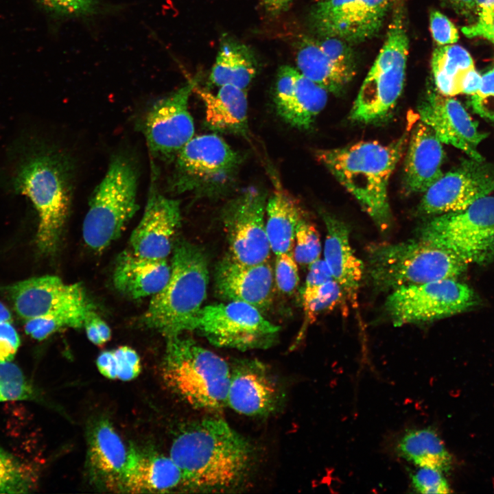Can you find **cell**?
<instances>
[{
  "label": "cell",
  "instance_id": "obj_1",
  "mask_svg": "<svg viewBox=\"0 0 494 494\" xmlns=\"http://www.w3.org/2000/svg\"><path fill=\"white\" fill-rule=\"evenodd\" d=\"M169 456L183 473L185 491L204 493L242 489L255 461L250 443L217 417L183 427L172 441Z\"/></svg>",
  "mask_w": 494,
  "mask_h": 494
},
{
  "label": "cell",
  "instance_id": "obj_2",
  "mask_svg": "<svg viewBox=\"0 0 494 494\" xmlns=\"http://www.w3.org/2000/svg\"><path fill=\"white\" fill-rule=\"evenodd\" d=\"M405 137L389 144L362 141L340 148L320 150L318 161L357 200L382 231L392 214L388 196L390 177L403 151Z\"/></svg>",
  "mask_w": 494,
  "mask_h": 494
},
{
  "label": "cell",
  "instance_id": "obj_3",
  "mask_svg": "<svg viewBox=\"0 0 494 494\" xmlns=\"http://www.w3.org/2000/svg\"><path fill=\"white\" fill-rule=\"evenodd\" d=\"M70 176L60 154L38 146L27 148L11 173L12 190L27 197L37 212L36 244L45 254L55 251L69 214Z\"/></svg>",
  "mask_w": 494,
  "mask_h": 494
},
{
  "label": "cell",
  "instance_id": "obj_4",
  "mask_svg": "<svg viewBox=\"0 0 494 494\" xmlns=\"http://www.w3.org/2000/svg\"><path fill=\"white\" fill-rule=\"evenodd\" d=\"M172 253L169 280L152 296L141 318L144 325L166 337L187 331L207 297L209 282L207 257L201 248L180 241Z\"/></svg>",
  "mask_w": 494,
  "mask_h": 494
},
{
  "label": "cell",
  "instance_id": "obj_5",
  "mask_svg": "<svg viewBox=\"0 0 494 494\" xmlns=\"http://www.w3.org/2000/svg\"><path fill=\"white\" fill-rule=\"evenodd\" d=\"M166 338L162 375L172 391L196 409L219 411L227 406L231 366L226 361L181 334Z\"/></svg>",
  "mask_w": 494,
  "mask_h": 494
},
{
  "label": "cell",
  "instance_id": "obj_6",
  "mask_svg": "<svg viewBox=\"0 0 494 494\" xmlns=\"http://www.w3.org/2000/svg\"><path fill=\"white\" fill-rule=\"evenodd\" d=\"M367 272L378 290L455 279L467 264L453 252L420 239L373 244L367 248Z\"/></svg>",
  "mask_w": 494,
  "mask_h": 494
},
{
  "label": "cell",
  "instance_id": "obj_7",
  "mask_svg": "<svg viewBox=\"0 0 494 494\" xmlns=\"http://www.w3.org/2000/svg\"><path fill=\"white\" fill-rule=\"evenodd\" d=\"M137 169L132 160L117 154L91 197L82 225L86 244L101 252L116 240L139 206Z\"/></svg>",
  "mask_w": 494,
  "mask_h": 494
},
{
  "label": "cell",
  "instance_id": "obj_8",
  "mask_svg": "<svg viewBox=\"0 0 494 494\" xmlns=\"http://www.w3.org/2000/svg\"><path fill=\"white\" fill-rule=\"evenodd\" d=\"M409 39L401 8L394 10L386 40L351 108L353 121L373 124L393 110L403 90Z\"/></svg>",
  "mask_w": 494,
  "mask_h": 494
},
{
  "label": "cell",
  "instance_id": "obj_9",
  "mask_svg": "<svg viewBox=\"0 0 494 494\" xmlns=\"http://www.w3.org/2000/svg\"><path fill=\"white\" fill-rule=\"evenodd\" d=\"M418 238L446 249L469 263L494 259V196L464 209L438 215L423 224Z\"/></svg>",
  "mask_w": 494,
  "mask_h": 494
},
{
  "label": "cell",
  "instance_id": "obj_10",
  "mask_svg": "<svg viewBox=\"0 0 494 494\" xmlns=\"http://www.w3.org/2000/svg\"><path fill=\"white\" fill-rule=\"evenodd\" d=\"M241 159L216 134L193 137L176 157L171 187L179 193H220L231 187Z\"/></svg>",
  "mask_w": 494,
  "mask_h": 494
},
{
  "label": "cell",
  "instance_id": "obj_11",
  "mask_svg": "<svg viewBox=\"0 0 494 494\" xmlns=\"http://www.w3.org/2000/svg\"><path fill=\"white\" fill-rule=\"evenodd\" d=\"M279 330L256 307L239 301L202 307L187 328L216 346L242 351L269 348Z\"/></svg>",
  "mask_w": 494,
  "mask_h": 494
},
{
  "label": "cell",
  "instance_id": "obj_12",
  "mask_svg": "<svg viewBox=\"0 0 494 494\" xmlns=\"http://www.w3.org/2000/svg\"><path fill=\"white\" fill-rule=\"evenodd\" d=\"M476 302L475 294L468 285L447 279L392 290L384 307L392 323L401 327L450 316Z\"/></svg>",
  "mask_w": 494,
  "mask_h": 494
},
{
  "label": "cell",
  "instance_id": "obj_13",
  "mask_svg": "<svg viewBox=\"0 0 494 494\" xmlns=\"http://www.w3.org/2000/svg\"><path fill=\"white\" fill-rule=\"evenodd\" d=\"M266 202L265 192L251 187L223 208L228 255L235 261L244 264L268 261L272 250L266 230Z\"/></svg>",
  "mask_w": 494,
  "mask_h": 494
},
{
  "label": "cell",
  "instance_id": "obj_14",
  "mask_svg": "<svg viewBox=\"0 0 494 494\" xmlns=\"http://www.w3.org/2000/svg\"><path fill=\"white\" fill-rule=\"evenodd\" d=\"M391 0H324L316 1L309 23L320 37H336L349 44L364 42L381 28Z\"/></svg>",
  "mask_w": 494,
  "mask_h": 494
},
{
  "label": "cell",
  "instance_id": "obj_15",
  "mask_svg": "<svg viewBox=\"0 0 494 494\" xmlns=\"http://www.w3.org/2000/svg\"><path fill=\"white\" fill-rule=\"evenodd\" d=\"M198 78L156 100L145 114L141 130L153 156L172 159L194 135V123L189 100Z\"/></svg>",
  "mask_w": 494,
  "mask_h": 494
},
{
  "label": "cell",
  "instance_id": "obj_16",
  "mask_svg": "<svg viewBox=\"0 0 494 494\" xmlns=\"http://www.w3.org/2000/svg\"><path fill=\"white\" fill-rule=\"evenodd\" d=\"M14 308L25 320L59 314H87L95 309L83 287L69 284L56 276H42L19 281L8 288Z\"/></svg>",
  "mask_w": 494,
  "mask_h": 494
},
{
  "label": "cell",
  "instance_id": "obj_17",
  "mask_svg": "<svg viewBox=\"0 0 494 494\" xmlns=\"http://www.w3.org/2000/svg\"><path fill=\"white\" fill-rule=\"evenodd\" d=\"M474 159L443 174L425 191L420 211L440 215L466 209L494 191V170Z\"/></svg>",
  "mask_w": 494,
  "mask_h": 494
},
{
  "label": "cell",
  "instance_id": "obj_18",
  "mask_svg": "<svg viewBox=\"0 0 494 494\" xmlns=\"http://www.w3.org/2000/svg\"><path fill=\"white\" fill-rule=\"evenodd\" d=\"M280 384L269 368L257 360L236 361L231 367L227 406L250 416L269 415L283 400Z\"/></svg>",
  "mask_w": 494,
  "mask_h": 494
},
{
  "label": "cell",
  "instance_id": "obj_19",
  "mask_svg": "<svg viewBox=\"0 0 494 494\" xmlns=\"http://www.w3.org/2000/svg\"><path fill=\"white\" fill-rule=\"evenodd\" d=\"M153 183L143 215L132 231L130 250L151 259H167L181 220L180 202L160 193Z\"/></svg>",
  "mask_w": 494,
  "mask_h": 494
},
{
  "label": "cell",
  "instance_id": "obj_20",
  "mask_svg": "<svg viewBox=\"0 0 494 494\" xmlns=\"http://www.w3.org/2000/svg\"><path fill=\"white\" fill-rule=\"evenodd\" d=\"M418 110L422 122L432 129L441 142L462 150L472 159L482 161L478 147L486 135L478 130L458 100L430 93Z\"/></svg>",
  "mask_w": 494,
  "mask_h": 494
},
{
  "label": "cell",
  "instance_id": "obj_21",
  "mask_svg": "<svg viewBox=\"0 0 494 494\" xmlns=\"http://www.w3.org/2000/svg\"><path fill=\"white\" fill-rule=\"evenodd\" d=\"M214 281L216 293L223 300L246 303L260 311L272 303L274 275L268 261L244 264L228 255L217 264Z\"/></svg>",
  "mask_w": 494,
  "mask_h": 494
},
{
  "label": "cell",
  "instance_id": "obj_22",
  "mask_svg": "<svg viewBox=\"0 0 494 494\" xmlns=\"http://www.w3.org/2000/svg\"><path fill=\"white\" fill-rule=\"evenodd\" d=\"M327 102V91L289 65L277 73L274 102L278 115L299 130L309 129Z\"/></svg>",
  "mask_w": 494,
  "mask_h": 494
},
{
  "label": "cell",
  "instance_id": "obj_23",
  "mask_svg": "<svg viewBox=\"0 0 494 494\" xmlns=\"http://www.w3.org/2000/svg\"><path fill=\"white\" fill-rule=\"evenodd\" d=\"M87 439L86 462L91 481L100 489L123 492L129 448L105 419L91 425Z\"/></svg>",
  "mask_w": 494,
  "mask_h": 494
},
{
  "label": "cell",
  "instance_id": "obj_24",
  "mask_svg": "<svg viewBox=\"0 0 494 494\" xmlns=\"http://www.w3.org/2000/svg\"><path fill=\"white\" fill-rule=\"evenodd\" d=\"M323 220L326 227L324 260L341 287L345 301L356 307L364 265L351 246L348 226L328 213L323 214Z\"/></svg>",
  "mask_w": 494,
  "mask_h": 494
},
{
  "label": "cell",
  "instance_id": "obj_25",
  "mask_svg": "<svg viewBox=\"0 0 494 494\" xmlns=\"http://www.w3.org/2000/svg\"><path fill=\"white\" fill-rule=\"evenodd\" d=\"M184 490L183 475L170 456L129 448L124 493H167Z\"/></svg>",
  "mask_w": 494,
  "mask_h": 494
},
{
  "label": "cell",
  "instance_id": "obj_26",
  "mask_svg": "<svg viewBox=\"0 0 494 494\" xmlns=\"http://www.w3.org/2000/svg\"><path fill=\"white\" fill-rule=\"evenodd\" d=\"M432 129L419 123L412 132L404 167V184L410 192H425L443 175L444 152Z\"/></svg>",
  "mask_w": 494,
  "mask_h": 494
},
{
  "label": "cell",
  "instance_id": "obj_27",
  "mask_svg": "<svg viewBox=\"0 0 494 494\" xmlns=\"http://www.w3.org/2000/svg\"><path fill=\"white\" fill-rule=\"evenodd\" d=\"M170 272L167 259L144 258L127 250L117 258L113 283L117 290L132 298L152 296L167 284Z\"/></svg>",
  "mask_w": 494,
  "mask_h": 494
},
{
  "label": "cell",
  "instance_id": "obj_28",
  "mask_svg": "<svg viewBox=\"0 0 494 494\" xmlns=\"http://www.w3.org/2000/svg\"><path fill=\"white\" fill-rule=\"evenodd\" d=\"M216 94L195 86L193 92L202 100L205 124L215 132L246 135L248 132L246 90L233 85H223Z\"/></svg>",
  "mask_w": 494,
  "mask_h": 494
},
{
  "label": "cell",
  "instance_id": "obj_29",
  "mask_svg": "<svg viewBox=\"0 0 494 494\" xmlns=\"http://www.w3.org/2000/svg\"><path fill=\"white\" fill-rule=\"evenodd\" d=\"M298 44L297 69L327 92L340 93L353 78L355 69L330 58L320 47L316 39L303 37Z\"/></svg>",
  "mask_w": 494,
  "mask_h": 494
},
{
  "label": "cell",
  "instance_id": "obj_30",
  "mask_svg": "<svg viewBox=\"0 0 494 494\" xmlns=\"http://www.w3.org/2000/svg\"><path fill=\"white\" fill-rule=\"evenodd\" d=\"M266 230L271 250L276 255L293 251L296 230L303 217L296 200L281 187L266 206Z\"/></svg>",
  "mask_w": 494,
  "mask_h": 494
},
{
  "label": "cell",
  "instance_id": "obj_31",
  "mask_svg": "<svg viewBox=\"0 0 494 494\" xmlns=\"http://www.w3.org/2000/svg\"><path fill=\"white\" fill-rule=\"evenodd\" d=\"M257 71L256 58L248 46L228 36L222 38L209 76L212 84L246 89Z\"/></svg>",
  "mask_w": 494,
  "mask_h": 494
},
{
  "label": "cell",
  "instance_id": "obj_32",
  "mask_svg": "<svg viewBox=\"0 0 494 494\" xmlns=\"http://www.w3.org/2000/svg\"><path fill=\"white\" fill-rule=\"evenodd\" d=\"M399 456L418 467H431L443 472L451 467L452 459L438 433L431 427L407 431L398 441Z\"/></svg>",
  "mask_w": 494,
  "mask_h": 494
},
{
  "label": "cell",
  "instance_id": "obj_33",
  "mask_svg": "<svg viewBox=\"0 0 494 494\" xmlns=\"http://www.w3.org/2000/svg\"><path fill=\"white\" fill-rule=\"evenodd\" d=\"M431 65L436 88L440 94L449 97L461 93V78L466 71L474 67L469 53L454 44L436 48Z\"/></svg>",
  "mask_w": 494,
  "mask_h": 494
},
{
  "label": "cell",
  "instance_id": "obj_34",
  "mask_svg": "<svg viewBox=\"0 0 494 494\" xmlns=\"http://www.w3.org/2000/svg\"><path fill=\"white\" fill-rule=\"evenodd\" d=\"M96 364L99 372L110 379L130 381L137 377L141 371L137 353L127 346L102 352L97 358Z\"/></svg>",
  "mask_w": 494,
  "mask_h": 494
},
{
  "label": "cell",
  "instance_id": "obj_35",
  "mask_svg": "<svg viewBox=\"0 0 494 494\" xmlns=\"http://www.w3.org/2000/svg\"><path fill=\"white\" fill-rule=\"evenodd\" d=\"M302 301L305 314L301 334L320 314L333 309L345 298L340 285L332 279L318 286L304 288Z\"/></svg>",
  "mask_w": 494,
  "mask_h": 494
},
{
  "label": "cell",
  "instance_id": "obj_36",
  "mask_svg": "<svg viewBox=\"0 0 494 494\" xmlns=\"http://www.w3.org/2000/svg\"><path fill=\"white\" fill-rule=\"evenodd\" d=\"M40 400L37 390L16 364L12 361L0 362V403Z\"/></svg>",
  "mask_w": 494,
  "mask_h": 494
},
{
  "label": "cell",
  "instance_id": "obj_37",
  "mask_svg": "<svg viewBox=\"0 0 494 494\" xmlns=\"http://www.w3.org/2000/svg\"><path fill=\"white\" fill-rule=\"evenodd\" d=\"M34 484L33 475L27 467L0 447V494L26 493Z\"/></svg>",
  "mask_w": 494,
  "mask_h": 494
},
{
  "label": "cell",
  "instance_id": "obj_38",
  "mask_svg": "<svg viewBox=\"0 0 494 494\" xmlns=\"http://www.w3.org/2000/svg\"><path fill=\"white\" fill-rule=\"evenodd\" d=\"M87 314H51L28 319L25 320V331L32 338L43 340L64 328H81Z\"/></svg>",
  "mask_w": 494,
  "mask_h": 494
},
{
  "label": "cell",
  "instance_id": "obj_39",
  "mask_svg": "<svg viewBox=\"0 0 494 494\" xmlns=\"http://www.w3.org/2000/svg\"><path fill=\"white\" fill-rule=\"evenodd\" d=\"M294 257L303 266H309L320 259L321 243L318 231L309 222L302 217L297 226Z\"/></svg>",
  "mask_w": 494,
  "mask_h": 494
},
{
  "label": "cell",
  "instance_id": "obj_40",
  "mask_svg": "<svg viewBox=\"0 0 494 494\" xmlns=\"http://www.w3.org/2000/svg\"><path fill=\"white\" fill-rule=\"evenodd\" d=\"M50 14L63 18H83L99 14L102 5L99 0H38Z\"/></svg>",
  "mask_w": 494,
  "mask_h": 494
},
{
  "label": "cell",
  "instance_id": "obj_41",
  "mask_svg": "<svg viewBox=\"0 0 494 494\" xmlns=\"http://www.w3.org/2000/svg\"><path fill=\"white\" fill-rule=\"evenodd\" d=\"M274 281L279 291L292 294L298 285L299 274L293 251L276 255Z\"/></svg>",
  "mask_w": 494,
  "mask_h": 494
},
{
  "label": "cell",
  "instance_id": "obj_42",
  "mask_svg": "<svg viewBox=\"0 0 494 494\" xmlns=\"http://www.w3.org/2000/svg\"><path fill=\"white\" fill-rule=\"evenodd\" d=\"M411 475L414 489L423 494H445L451 492L443 471L431 467H419Z\"/></svg>",
  "mask_w": 494,
  "mask_h": 494
},
{
  "label": "cell",
  "instance_id": "obj_43",
  "mask_svg": "<svg viewBox=\"0 0 494 494\" xmlns=\"http://www.w3.org/2000/svg\"><path fill=\"white\" fill-rule=\"evenodd\" d=\"M471 105L480 117L494 121V68L482 76L480 89L471 95Z\"/></svg>",
  "mask_w": 494,
  "mask_h": 494
},
{
  "label": "cell",
  "instance_id": "obj_44",
  "mask_svg": "<svg viewBox=\"0 0 494 494\" xmlns=\"http://www.w3.org/2000/svg\"><path fill=\"white\" fill-rule=\"evenodd\" d=\"M316 39L322 50L333 60L343 66L355 69L356 62L351 44L336 37H320Z\"/></svg>",
  "mask_w": 494,
  "mask_h": 494
},
{
  "label": "cell",
  "instance_id": "obj_45",
  "mask_svg": "<svg viewBox=\"0 0 494 494\" xmlns=\"http://www.w3.org/2000/svg\"><path fill=\"white\" fill-rule=\"evenodd\" d=\"M430 29L434 41L438 46L456 43L458 32L453 23L438 10H432L430 14Z\"/></svg>",
  "mask_w": 494,
  "mask_h": 494
},
{
  "label": "cell",
  "instance_id": "obj_46",
  "mask_svg": "<svg viewBox=\"0 0 494 494\" xmlns=\"http://www.w3.org/2000/svg\"><path fill=\"white\" fill-rule=\"evenodd\" d=\"M20 346V338L12 320L0 322V362L12 361Z\"/></svg>",
  "mask_w": 494,
  "mask_h": 494
},
{
  "label": "cell",
  "instance_id": "obj_47",
  "mask_svg": "<svg viewBox=\"0 0 494 494\" xmlns=\"http://www.w3.org/2000/svg\"><path fill=\"white\" fill-rule=\"evenodd\" d=\"M332 279L333 277L326 262L324 259H318L309 266L304 288L318 286Z\"/></svg>",
  "mask_w": 494,
  "mask_h": 494
},
{
  "label": "cell",
  "instance_id": "obj_48",
  "mask_svg": "<svg viewBox=\"0 0 494 494\" xmlns=\"http://www.w3.org/2000/svg\"><path fill=\"white\" fill-rule=\"evenodd\" d=\"M482 76L473 67L464 73L460 80L461 93L472 95L480 88Z\"/></svg>",
  "mask_w": 494,
  "mask_h": 494
},
{
  "label": "cell",
  "instance_id": "obj_49",
  "mask_svg": "<svg viewBox=\"0 0 494 494\" xmlns=\"http://www.w3.org/2000/svg\"><path fill=\"white\" fill-rule=\"evenodd\" d=\"M463 34L469 37H480L485 38L494 44V19L488 25H480L473 23L462 28Z\"/></svg>",
  "mask_w": 494,
  "mask_h": 494
},
{
  "label": "cell",
  "instance_id": "obj_50",
  "mask_svg": "<svg viewBox=\"0 0 494 494\" xmlns=\"http://www.w3.org/2000/svg\"><path fill=\"white\" fill-rule=\"evenodd\" d=\"M478 20L480 25L491 23L494 19V0H476Z\"/></svg>",
  "mask_w": 494,
  "mask_h": 494
},
{
  "label": "cell",
  "instance_id": "obj_51",
  "mask_svg": "<svg viewBox=\"0 0 494 494\" xmlns=\"http://www.w3.org/2000/svg\"><path fill=\"white\" fill-rule=\"evenodd\" d=\"M294 0H261L266 11L272 15L285 12Z\"/></svg>",
  "mask_w": 494,
  "mask_h": 494
},
{
  "label": "cell",
  "instance_id": "obj_52",
  "mask_svg": "<svg viewBox=\"0 0 494 494\" xmlns=\"http://www.w3.org/2000/svg\"><path fill=\"white\" fill-rule=\"evenodd\" d=\"M90 317L95 324L102 344L110 339L111 331L108 325L97 315L94 310L90 314Z\"/></svg>",
  "mask_w": 494,
  "mask_h": 494
},
{
  "label": "cell",
  "instance_id": "obj_53",
  "mask_svg": "<svg viewBox=\"0 0 494 494\" xmlns=\"http://www.w3.org/2000/svg\"><path fill=\"white\" fill-rule=\"evenodd\" d=\"M451 5L460 14L469 15L477 12L476 0H448Z\"/></svg>",
  "mask_w": 494,
  "mask_h": 494
},
{
  "label": "cell",
  "instance_id": "obj_54",
  "mask_svg": "<svg viewBox=\"0 0 494 494\" xmlns=\"http://www.w3.org/2000/svg\"><path fill=\"white\" fill-rule=\"evenodd\" d=\"M12 320V314L8 308L0 301V322Z\"/></svg>",
  "mask_w": 494,
  "mask_h": 494
},
{
  "label": "cell",
  "instance_id": "obj_55",
  "mask_svg": "<svg viewBox=\"0 0 494 494\" xmlns=\"http://www.w3.org/2000/svg\"><path fill=\"white\" fill-rule=\"evenodd\" d=\"M324 1V0H316V1Z\"/></svg>",
  "mask_w": 494,
  "mask_h": 494
}]
</instances>
